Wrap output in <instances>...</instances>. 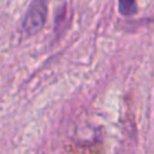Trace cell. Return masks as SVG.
I'll return each mask as SVG.
<instances>
[{"instance_id":"cell-2","label":"cell","mask_w":154,"mask_h":154,"mask_svg":"<svg viewBox=\"0 0 154 154\" xmlns=\"http://www.w3.org/2000/svg\"><path fill=\"white\" fill-rule=\"evenodd\" d=\"M119 12L123 16H132L137 12V2L136 0H118Z\"/></svg>"},{"instance_id":"cell-1","label":"cell","mask_w":154,"mask_h":154,"mask_svg":"<svg viewBox=\"0 0 154 154\" xmlns=\"http://www.w3.org/2000/svg\"><path fill=\"white\" fill-rule=\"evenodd\" d=\"M47 18V5L46 0H34L24 17L23 30L26 35H34L38 32L45 25Z\"/></svg>"}]
</instances>
